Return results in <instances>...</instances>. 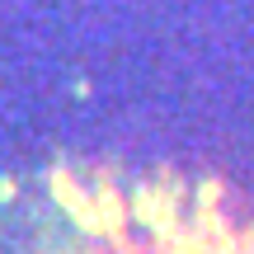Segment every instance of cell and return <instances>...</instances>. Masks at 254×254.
Wrapping results in <instances>:
<instances>
[{
    "instance_id": "6da1fadb",
    "label": "cell",
    "mask_w": 254,
    "mask_h": 254,
    "mask_svg": "<svg viewBox=\"0 0 254 254\" xmlns=\"http://www.w3.org/2000/svg\"><path fill=\"white\" fill-rule=\"evenodd\" d=\"M43 198L62 221L57 254H254V231L202 179L90 174L52 179Z\"/></svg>"
}]
</instances>
